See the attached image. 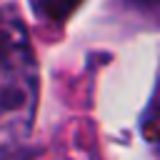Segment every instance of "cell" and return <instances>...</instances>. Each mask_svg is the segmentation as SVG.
<instances>
[{
    "mask_svg": "<svg viewBox=\"0 0 160 160\" xmlns=\"http://www.w3.org/2000/svg\"><path fill=\"white\" fill-rule=\"evenodd\" d=\"M38 108V70L22 22L0 10V142L28 135Z\"/></svg>",
    "mask_w": 160,
    "mask_h": 160,
    "instance_id": "1",
    "label": "cell"
},
{
    "mask_svg": "<svg viewBox=\"0 0 160 160\" xmlns=\"http://www.w3.org/2000/svg\"><path fill=\"white\" fill-rule=\"evenodd\" d=\"M80 2L82 0H30L32 10L38 15H42L48 22H55V25L58 22H65Z\"/></svg>",
    "mask_w": 160,
    "mask_h": 160,
    "instance_id": "2",
    "label": "cell"
},
{
    "mask_svg": "<svg viewBox=\"0 0 160 160\" xmlns=\"http://www.w3.org/2000/svg\"><path fill=\"white\" fill-rule=\"evenodd\" d=\"M148 138H152V140L160 145V108L155 110V115H152L150 122H148Z\"/></svg>",
    "mask_w": 160,
    "mask_h": 160,
    "instance_id": "3",
    "label": "cell"
},
{
    "mask_svg": "<svg viewBox=\"0 0 160 160\" xmlns=\"http://www.w3.org/2000/svg\"><path fill=\"white\" fill-rule=\"evenodd\" d=\"M148 2H158V0H148Z\"/></svg>",
    "mask_w": 160,
    "mask_h": 160,
    "instance_id": "4",
    "label": "cell"
}]
</instances>
